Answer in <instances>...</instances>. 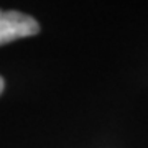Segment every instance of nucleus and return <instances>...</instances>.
I'll list each match as a JSON object with an SVG mask.
<instances>
[{"mask_svg": "<svg viewBox=\"0 0 148 148\" xmlns=\"http://www.w3.org/2000/svg\"><path fill=\"white\" fill-rule=\"evenodd\" d=\"M2 90H3V79L0 77V94H2Z\"/></svg>", "mask_w": 148, "mask_h": 148, "instance_id": "nucleus-2", "label": "nucleus"}, {"mask_svg": "<svg viewBox=\"0 0 148 148\" xmlns=\"http://www.w3.org/2000/svg\"><path fill=\"white\" fill-rule=\"evenodd\" d=\"M40 27L38 21L30 15L20 12L0 10V45L15 41L20 38L36 35Z\"/></svg>", "mask_w": 148, "mask_h": 148, "instance_id": "nucleus-1", "label": "nucleus"}]
</instances>
